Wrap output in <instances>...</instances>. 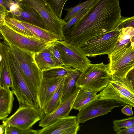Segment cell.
<instances>
[{"mask_svg": "<svg viewBox=\"0 0 134 134\" xmlns=\"http://www.w3.org/2000/svg\"><path fill=\"white\" fill-rule=\"evenodd\" d=\"M119 0H96L64 33V41L77 46L96 36L115 29L121 16Z\"/></svg>", "mask_w": 134, "mask_h": 134, "instance_id": "obj_1", "label": "cell"}, {"mask_svg": "<svg viewBox=\"0 0 134 134\" xmlns=\"http://www.w3.org/2000/svg\"><path fill=\"white\" fill-rule=\"evenodd\" d=\"M8 55L13 71L11 76L12 91L16 97L19 107H28L36 110L42 118L45 115L41 109L37 95L25 79L8 46Z\"/></svg>", "mask_w": 134, "mask_h": 134, "instance_id": "obj_2", "label": "cell"}, {"mask_svg": "<svg viewBox=\"0 0 134 134\" xmlns=\"http://www.w3.org/2000/svg\"><path fill=\"white\" fill-rule=\"evenodd\" d=\"M6 42L27 82L38 96L42 78V71L35 62V53Z\"/></svg>", "mask_w": 134, "mask_h": 134, "instance_id": "obj_3", "label": "cell"}, {"mask_svg": "<svg viewBox=\"0 0 134 134\" xmlns=\"http://www.w3.org/2000/svg\"><path fill=\"white\" fill-rule=\"evenodd\" d=\"M108 66L103 62L89 64L80 72L76 81V87L97 92L102 90L111 78Z\"/></svg>", "mask_w": 134, "mask_h": 134, "instance_id": "obj_4", "label": "cell"}, {"mask_svg": "<svg viewBox=\"0 0 134 134\" xmlns=\"http://www.w3.org/2000/svg\"><path fill=\"white\" fill-rule=\"evenodd\" d=\"M97 94V98L114 100L134 107V80L127 76L111 78L107 85Z\"/></svg>", "mask_w": 134, "mask_h": 134, "instance_id": "obj_5", "label": "cell"}, {"mask_svg": "<svg viewBox=\"0 0 134 134\" xmlns=\"http://www.w3.org/2000/svg\"><path fill=\"white\" fill-rule=\"evenodd\" d=\"M120 30L115 29L96 36L80 43L77 47L86 56L95 57L110 54L117 42Z\"/></svg>", "mask_w": 134, "mask_h": 134, "instance_id": "obj_6", "label": "cell"}, {"mask_svg": "<svg viewBox=\"0 0 134 134\" xmlns=\"http://www.w3.org/2000/svg\"><path fill=\"white\" fill-rule=\"evenodd\" d=\"M18 5H26L34 9L39 14L45 23L46 29L55 33L64 40V26L66 22L57 17L46 0H15Z\"/></svg>", "mask_w": 134, "mask_h": 134, "instance_id": "obj_7", "label": "cell"}, {"mask_svg": "<svg viewBox=\"0 0 134 134\" xmlns=\"http://www.w3.org/2000/svg\"><path fill=\"white\" fill-rule=\"evenodd\" d=\"M108 64L111 78L120 79L126 77L134 68V43L129 46L118 50L108 54Z\"/></svg>", "mask_w": 134, "mask_h": 134, "instance_id": "obj_8", "label": "cell"}, {"mask_svg": "<svg viewBox=\"0 0 134 134\" xmlns=\"http://www.w3.org/2000/svg\"><path fill=\"white\" fill-rule=\"evenodd\" d=\"M0 33L7 42L35 53L39 52L52 43L22 34L14 30L5 22L0 25Z\"/></svg>", "mask_w": 134, "mask_h": 134, "instance_id": "obj_9", "label": "cell"}, {"mask_svg": "<svg viewBox=\"0 0 134 134\" xmlns=\"http://www.w3.org/2000/svg\"><path fill=\"white\" fill-rule=\"evenodd\" d=\"M64 66L83 71L91 61L77 47L64 40L54 42Z\"/></svg>", "mask_w": 134, "mask_h": 134, "instance_id": "obj_10", "label": "cell"}, {"mask_svg": "<svg viewBox=\"0 0 134 134\" xmlns=\"http://www.w3.org/2000/svg\"><path fill=\"white\" fill-rule=\"evenodd\" d=\"M126 104L114 100L97 98L79 111L76 116L77 121L79 124L84 123L89 120L106 114L115 108Z\"/></svg>", "mask_w": 134, "mask_h": 134, "instance_id": "obj_11", "label": "cell"}, {"mask_svg": "<svg viewBox=\"0 0 134 134\" xmlns=\"http://www.w3.org/2000/svg\"><path fill=\"white\" fill-rule=\"evenodd\" d=\"M42 118L33 109L28 107H19L12 115L2 120L5 126H14L23 130L31 129L36 122Z\"/></svg>", "mask_w": 134, "mask_h": 134, "instance_id": "obj_12", "label": "cell"}, {"mask_svg": "<svg viewBox=\"0 0 134 134\" xmlns=\"http://www.w3.org/2000/svg\"><path fill=\"white\" fill-rule=\"evenodd\" d=\"M80 127L76 116H68L59 119L53 124L37 130V134H77Z\"/></svg>", "mask_w": 134, "mask_h": 134, "instance_id": "obj_13", "label": "cell"}, {"mask_svg": "<svg viewBox=\"0 0 134 134\" xmlns=\"http://www.w3.org/2000/svg\"><path fill=\"white\" fill-rule=\"evenodd\" d=\"M80 88L76 87L70 97L51 113L43 118L39 123V126L44 128L49 125L60 118L69 116Z\"/></svg>", "mask_w": 134, "mask_h": 134, "instance_id": "obj_14", "label": "cell"}, {"mask_svg": "<svg viewBox=\"0 0 134 134\" xmlns=\"http://www.w3.org/2000/svg\"><path fill=\"white\" fill-rule=\"evenodd\" d=\"M15 10L10 12L11 17L18 20L26 22L46 29L44 22L39 14L34 9L24 5H18Z\"/></svg>", "mask_w": 134, "mask_h": 134, "instance_id": "obj_15", "label": "cell"}, {"mask_svg": "<svg viewBox=\"0 0 134 134\" xmlns=\"http://www.w3.org/2000/svg\"><path fill=\"white\" fill-rule=\"evenodd\" d=\"M65 77L51 79L42 78L38 90V96L40 107L42 111L45 105L53 95Z\"/></svg>", "mask_w": 134, "mask_h": 134, "instance_id": "obj_16", "label": "cell"}, {"mask_svg": "<svg viewBox=\"0 0 134 134\" xmlns=\"http://www.w3.org/2000/svg\"><path fill=\"white\" fill-rule=\"evenodd\" d=\"M14 100L12 91L2 88L0 89V120L5 119L10 114Z\"/></svg>", "mask_w": 134, "mask_h": 134, "instance_id": "obj_17", "label": "cell"}, {"mask_svg": "<svg viewBox=\"0 0 134 134\" xmlns=\"http://www.w3.org/2000/svg\"><path fill=\"white\" fill-rule=\"evenodd\" d=\"M18 21L29 29L36 37L47 42L51 43L57 41H61L58 36L46 29L26 22Z\"/></svg>", "mask_w": 134, "mask_h": 134, "instance_id": "obj_18", "label": "cell"}, {"mask_svg": "<svg viewBox=\"0 0 134 134\" xmlns=\"http://www.w3.org/2000/svg\"><path fill=\"white\" fill-rule=\"evenodd\" d=\"M80 73L79 70L74 69L65 77L63 82L61 98L62 103L68 99L74 92L76 87V81Z\"/></svg>", "mask_w": 134, "mask_h": 134, "instance_id": "obj_19", "label": "cell"}, {"mask_svg": "<svg viewBox=\"0 0 134 134\" xmlns=\"http://www.w3.org/2000/svg\"><path fill=\"white\" fill-rule=\"evenodd\" d=\"M97 92L95 91L80 88L72 109L80 110L85 105L97 98Z\"/></svg>", "mask_w": 134, "mask_h": 134, "instance_id": "obj_20", "label": "cell"}, {"mask_svg": "<svg viewBox=\"0 0 134 134\" xmlns=\"http://www.w3.org/2000/svg\"><path fill=\"white\" fill-rule=\"evenodd\" d=\"M134 41L133 27H129L120 30L116 43L111 52L129 46L134 43Z\"/></svg>", "mask_w": 134, "mask_h": 134, "instance_id": "obj_21", "label": "cell"}, {"mask_svg": "<svg viewBox=\"0 0 134 134\" xmlns=\"http://www.w3.org/2000/svg\"><path fill=\"white\" fill-rule=\"evenodd\" d=\"M64 78L44 106L43 111L45 115L51 113L62 104L61 98Z\"/></svg>", "mask_w": 134, "mask_h": 134, "instance_id": "obj_22", "label": "cell"}, {"mask_svg": "<svg viewBox=\"0 0 134 134\" xmlns=\"http://www.w3.org/2000/svg\"><path fill=\"white\" fill-rule=\"evenodd\" d=\"M74 69L70 67L64 66L42 71V78L44 79H51L65 77Z\"/></svg>", "mask_w": 134, "mask_h": 134, "instance_id": "obj_23", "label": "cell"}, {"mask_svg": "<svg viewBox=\"0 0 134 134\" xmlns=\"http://www.w3.org/2000/svg\"><path fill=\"white\" fill-rule=\"evenodd\" d=\"M4 20L6 24L16 32L26 36L35 37L26 27L9 14L4 17Z\"/></svg>", "mask_w": 134, "mask_h": 134, "instance_id": "obj_24", "label": "cell"}, {"mask_svg": "<svg viewBox=\"0 0 134 134\" xmlns=\"http://www.w3.org/2000/svg\"><path fill=\"white\" fill-rule=\"evenodd\" d=\"M34 58L37 66L42 71L57 67L52 57L43 56L37 53L34 54Z\"/></svg>", "mask_w": 134, "mask_h": 134, "instance_id": "obj_25", "label": "cell"}, {"mask_svg": "<svg viewBox=\"0 0 134 134\" xmlns=\"http://www.w3.org/2000/svg\"><path fill=\"white\" fill-rule=\"evenodd\" d=\"M96 0H88L76 6L64 9L67 12L64 20L67 21L75 15L85 8H89Z\"/></svg>", "mask_w": 134, "mask_h": 134, "instance_id": "obj_26", "label": "cell"}, {"mask_svg": "<svg viewBox=\"0 0 134 134\" xmlns=\"http://www.w3.org/2000/svg\"><path fill=\"white\" fill-rule=\"evenodd\" d=\"M67 0H46L55 15L61 18L63 10Z\"/></svg>", "mask_w": 134, "mask_h": 134, "instance_id": "obj_27", "label": "cell"}, {"mask_svg": "<svg viewBox=\"0 0 134 134\" xmlns=\"http://www.w3.org/2000/svg\"><path fill=\"white\" fill-rule=\"evenodd\" d=\"M114 130L116 131L123 128H127L134 125L133 116L121 120H114L113 122Z\"/></svg>", "mask_w": 134, "mask_h": 134, "instance_id": "obj_28", "label": "cell"}, {"mask_svg": "<svg viewBox=\"0 0 134 134\" xmlns=\"http://www.w3.org/2000/svg\"><path fill=\"white\" fill-rule=\"evenodd\" d=\"M89 8H85L75 15L66 21L63 28L64 33L68 31L77 21L84 14Z\"/></svg>", "mask_w": 134, "mask_h": 134, "instance_id": "obj_29", "label": "cell"}, {"mask_svg": "<svg viewBox=\"0 0 134 134\" xmlns=\"http://www.w3.org/2000/svg\"><path fill=\"white\" fill-rule=\"evenodd\" d=\"M4 134H37V130L30 129L23 130L12 126H6L4 128Z\"/></svg>", "mask_w": 134, "mask_h": 134, "instance_id": "obj_30", "label": "cell"}, {"mask_svg": "<svg viewBox=\"0 0 134 134\" xmlns=\"http://www.w3.org/2000/svg\"><path fill=\"white\" fill-rule=\"evenodd\" d=\"M134 16L127 17L121 16L115 29L120 30L129 27L134 28Z\"/></svg>", "mask_w": 134, "mask_h": 134, "instance_id": "obj_31", "label": "cell"}, {"mask_svg": "<svg viewBox=\"0 0 134 134\" xmlns=\"http://www.w3.org/2000/svg\"><path fill=\"white\" fill-rule=\"evenodd\" d=\"M55 42L53 43L52 58L57 67H62L64 66V65L58 50L55 44Z\"/></svg>", "mask_w": 134, "mask_h": 134, "instance_id": "obj_32", "label": "cell"}, {"mask_svg": "<svg viewBox=\"0 0 134 134\" xmlns=\"http://www.w3.org/2000/svg\"><path fill=\"white\" fill-rule=\"evenodd\" d=\"M0 40V89L1 88L0 83L1 77L3 66L4 59L5 55L6 44L5 41Z\"/></svg>", "mask_w": 134, "mask_h": 134, "instance_id": "obj_33", "label": "cell"}, {"mask_svg": "<svg viewBox=\"0 0 134 134\" xmlns=\"http://www.w3.org/2000/svg\"><path fill=\"white\" fill-rule=\"evenodd\" d=\"M54 42L51 43L46 48L38 53L43 56L52 57V45Z\"/></svg>", "mask_w": 134, "mask_h": 134, "instance_id": "obj_34", "label": "cell"}, {"mask_svg": "<svg viewBox=\"0 0 134 134\" xmlns=\"http://www.w3.org/2000/svg\"><path fill=\"white\" fill-rule=\"evenodd\" d=\"M116 132L117 134H134V125L124 129H120Z\"/></svg>", "mask_w": 134, "mask_h": 134, "instance_id": "obj_35", "label": "cell"}, {"mask_svg": "<svg viewBox=\"0 0 134 134\" xmlns=\"http://www.w3.org/2000/svg\"><path fill=\"white\" fill-rule=\"evenodd\" d=\"M121 110V112L127 116H131L133 114L132 106L129 104H126Z\"/></svg>", "mask_w": 134, "mask_h": 134, "instance_id": "obj_36", "label": "cell"}, {"mask_svg": "<svg viewBox=\"0 0 134 134\" xmlns=\"http://www.w3.org/2000/svg\"><path fill=\"white\" fill-rule=\"evenodd\" d=\"M14 3L12 0H0V4L6 8L9 9L10 7Z\"/></svg>", "mask_w": 134, "mask_h": 134, "instance_id": "obj_37", "label": "cell"}, {"mask_svg": "<svg viewBox=\"0 0 134 134\" xmlns=\"http://www.w3.org/2000/svg\"><path fill=\"white\" fill-rule=\"evenodd\" d=\"M10 11L8 10L7 11L1 12L0 13V25L4 22V17L6 15L9 14Z\"/></svg>", "mask_w": 134, "mask_h": 134, "instance_id": "obj_38", "label": "cell"}, {"mask_svg": "<svg viewBox=\"0 0 134 134\" xmlns=\"http://www.w3.org/2000/svg\"><path fill=\"white\" fill-rule=\"evenodd\" d=\"M18 7V5L15 3L11 5L9 8L10 12L15 10Z\"/></svg>", "mask_w": 134, "mask_h": 134, "instance_id": "obj_39", "label": "cell"}, {"mask_svg": "<svg viewBox=\"0 0 134 134\" xmlns=\"http://www.w3.org/2000/svg\"><path fill=\"white\" fill-rule=\"evenodd\" d=\"M5 127V126L3 124L0 125V134H4Z\"/></svg>", "mask_w": 134, "mask_h": 134, "instance_id": "obj_40", "label": "cell"}, {"mask_svg": "<svg viewBox=\"0 0 134 134\" xmlns=\"http://www.w3.org/2000/svg\"><path fill=\"white\" fill-rule=\"evenodd\" d=\"M3 39L4 38L2 36V35L1 33H0V40H1Z\"/></svg>", "mask_w": 134, "mask_h": 134, "instance_id": "obj_41", "label": "cell"}]
</instances>
